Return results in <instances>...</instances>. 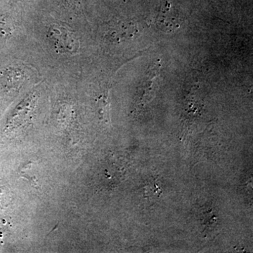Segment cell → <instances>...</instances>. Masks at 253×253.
Masks as SVG:
<instances>
[{
  "mask_svg": "<svg viewBox=\"0 0 253 253\" xmlns=\"http://www.w3.org/2000/svg\"><path fill=\"white\" fill-rule=\"evenodd\" d=\"M156 23L165 32H171L179 27L176 17L173 16L172 4L169 0H163L159 14L156 17Z\"/></svg>",
  "mask_w": 253,
  "mask_h": 253,
  "instance_id": "cell-2",
  "label": "cell"
},
{
  "mask_svg": "<svg viewBox=\"0 0 253 253\" xmlns=\"http://www.w3.org/2000/svg\"><path fill=\"white\" fill-rule=\"evenodd\" d=\"M13 28L11 23L5 18H0V40L6 39L12 34Z\"/></svg>",
  "mask_w": 253,
  "mask_h": 253,
  "instance_id": "cell-3",
  "label": "cell"
},
{
  "mask_svg": "<svg viewBox=\"0 0 253 253\" xmlns=\"http://www.w3.org/2000/svg\"><path fill=\"white\" fill-rule=\"evenodd\" d=\"M48 37L59 53L75 54L79 49L80 42L74 33L61 25H51Z\"/></svg>",
  "mask_w": 253,
  "mask_h": 253,
  "instance_id": "cell-1",
  "label": "cell"
}]
</instances>
